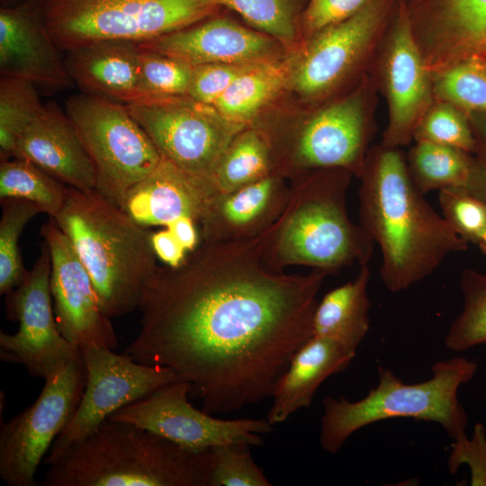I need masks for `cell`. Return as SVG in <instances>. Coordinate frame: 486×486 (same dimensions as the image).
<instances>
[{"label":"cell","mask_w":486,"mask_h":486,"mask_svg":"<svg viewBox=\"0 0 486 486\" xmlns=\"http://www.w3.org/2000/svg\"><path fill=\"white\" fill-rule=\"evenodd\" d=\"M359 179V223L380 248V276L391 292L424 280L447 256L468 248L415 186L400 148H370Z\"/></svg>","instance_id":"2"},{"label":"cell","mask_w":486,"mask_h":486,"mask_svg":"<svg viewBox=\"0 0 486 486\" xmlns=\"http://www.w3.org/2000/svg\"><path fill=\"white\" fill-rule=\"evenodd\" d=\"M126 106L162 158L212 185L221 155L247 127L188 96L148 98Z\"/></svg>","instance_id":"11"},{"label":"cell","mask_w":486,"mask_h":486,"mask_svg":"<svg viewBox=\"0 0 486 486\" xmlns=\"http://www.w3.org/2000/svg\"><path fill=\"white\" fill-rule=\"evenodd\" d=\"M370 274L368 264L361 266L353 280L323 296L314 311L313 336L333 340L356 355L370 326Z\"/></svg>","instance_id":"26"},{"label":"cell","mask_w":486,"mask_h":486,"mask_svg":"<svg viewBox=\"0 0 486 486\" xmlns=\"http://www.w3.org/2000/svg\"><path fill=\"white\" fill-rule=\"evenodd\" d=\"M275 222L244 240L204 242L146 284L140 328L123 353L172 369L210 414L272 397L295 352L313 336L328 275L274 272L265 253Z\"/></svg>","instance_id":"1"},{"label":"cell","mask_w":486,"mask_h":486,"mask_svg":"<svg viewBox=\"0 0 486 486\" xmlns=\"http://www.w3.org/2000/svg\"><path fill=\"white\" fill-rule=\"evenodd\" d=\"M399 0H369L347 19L305 40L289 84L309 106L340 95L370 75Z\"/></svg>","instance_id":"8"},{"label":"cell","mask_w":486,"mask_h":486,"mask_svg":"<svg viewBox=\"0 0 486 486\" xmlns=\"http://www.w3.org/2000/svg\"><path fill=\"white\" fill-rule=\"evenodd\" d=\"M13 158L29 160L68 186L96 187L93 161L65 110L46 104L18 139Z\"/></svg>","instance_id":"22"},{"label":"cell","mask_w":486,"mask_h":486,"mask_svg":"<svg viewBox=\"0 0 486 486\" xmlns=\"http://www.w3.org/2000/svg\"><path fill=\"white\" fill-rule=\"evenodd\" d=\"M442 216L468 244L477 245L486 230V202L464 186L438 191Z\"/></svg>","instance_id":"39"},{"label":"cell","mask_w":486,"mask_h":486,"mask_svg":"<svg viewBox=\"0 0 486 486\" xmlns=\"http://www.w3.org/2000/svg\"><path fill=\"white\" fill-rule=\"evenodd\" d=\"M82 352L45 381L37 400L0 428V478L9 486H36L35 473L73 418L86 384Z\"/></svg>","instance_id":"12"},{"label":"cell","mask_w":486,"mask_h":486,"mask_svg":"<svg viewBox=\"0 0 486 486\" xmlns=\"http://www.w3.org/2000/svg\"><path fill=\"white\" fill-rule=\"evenodd\" d=\"M414 141H428L475 153V140L467 113L436 99L418 123Z\"/></svg>","instance_id":"36"},{"label":"cell","mask_w":486,"mask_h":486,"mask_svg":"<svg viewBox=\"0 0 486 486\" xmlns=\"http://www.w3.org/2000/svg\"><path fill=\"white\" fill-rule=\"evenodd\" d=\"M412 33L423 55L449 67L486 63V0H406Z\"/></svg>","instance_id":"18"},{"label":"cell","mask_w":486,"mask_h":486,"mask_svg":"<svg viewBox=\"0 0 486 486\" xmlns=\"http://www.w3.org/2000/svg\"><path fill=\"white\" fill-rule=\"evenodd\" d=\"M475 140L474 156L486 166V112L467 114Z\"/></svg>","instance_id":"45"},{"label":"cell","mask_w":486,"mask_h":486,"mask_svg":"<svg viewBox=\"0 0 486 486\" xmlns=\"http://www.w3.org/2000/svg\"><path fill=\"white\" fill-rule=\"evenodd\" d=\"M274 174L271 146L266 132L247 126L230 142L212 176L215 193L233 191Z\"/></svg>","instance_id":"28"},{"label":"cell","mask_w":486,"mask_h":486,"mask_svg":"<svg viewBox=\"0 0 486 486\" xmlns=\"http://www.w3.org/2000/svg\"><path fill=\"white\" fill-rule=\"evenodd\" d=\"M81 352L87 374L86 388L73 418L53 442L45 464L55 463L118 410L180 380L168 367L145 364L108 347L86 346Z\"/></svg>","instance_id":"14"},{"label":"cell","mask_w":486,"mask_h":486,"mask_svg":"<svg viewBox=\"0 0 486 486\" xmlns=\"http://www.w3.org/2000/svg\"><path fill=\"white\" fill-rule=\"evenodd\" d=\"M462 464L471 468V485L486 486V436L482 424L474 427L471 439L455 440L448 460V469L454 474Z\"/></svg>","instance_id":"42"},{"label":"cell","mask_w":486,"mask_h":486,"mask_svg":"<svg viewBox=\"0 0 486 486\" xmlns=\"http://www.w3.org/2000/svg\"><path fill=\"white\" fill-rule=\"evenodd\" d=\"M212 185L186 174L162 158L147 177L133 186L120 206L137 223L149 228L164 226L181 218L198 224Z\"/></svg>","instance_id":"23"},{"label":"cell","mask_w":486,"mask_h":486,"mask_svg":"<svg viewBox=\"0 0 486 486\" xmlns=\"http://www.w3.org/2000/svg\"><path fill=\"white\" fill-rule=\"evenodd\" d=\"M68 186L32 162L13 158L1 160L0 199L19 198L32 202L54 218L62 209Z\"/></svg>","instance_id":"30"},{"label":"cell","mask_w":486,"mask_h":486,"mask_svg":"<svg viewBox=\"0 0 486 486\" xmlns=\"http://www.w3.org/2000/svg\"><path fill=\"white\" fill-rule=\"evenodd\" d=\"M53 219L88 272L103 310L116 318L139 309L143 289L159 266L149 228L96 189L70 186Z\"/></svg>","instance_id":"4"},{"label":"cell","mask_w":486,"mask_h":486,"mask_svg":"<svg viewBox=\"0 0 486 486\" xmlns=\"http://www.w3.org/2000/svg\"><path fill=\"white\" fill-rule=\"evenodd\" d=\"M377 95L368 75L349 91L311 105L293 127L263 130L274 174L292 179L310 170L341 168L359 178L376 130Z\"/></svg>","instance_id":"7"},{"label":"cell","mask_w":486,"mask_h":486,"mask_svg":"<svg viewBox=\"0 0 486 486\" xmlns=\"http://www.w3.org/2000/svg\"><path fill=\"white\" fill-rule=\"evenodd\" d=\"M50 35L40 0L0 11V74L60 90L73 85L65 57Z\"/></svg>","instance_id":"20"},{"label":"cell","mask_w":486,"mask_h":486,"mask_svg":"<svg viewBox=\"0 0 486 486\" xmlns=\"http://www.w3.org/2000/svg\"><path fill=\"white\" fill-rule=\"evenodd\" d=\"M140 67L143 100L187 96L194 66L140 47Z\"/></svg>","instance_id":"37"},{"label":"cell","mask_w":486,"mask_h":486,"mask_svg":"<svg viewBox=\"0 0 486 486\" xmlns=\"http://www.w3.org/2000/svg\"><path fill=\"white\" fill-rule=\"evenodd\" d=\"M211 448H191L105 419L44 473L43 486H209Z\"/></svg>","instance_id":"3"},{"label":"cell","mask_w":486,"mask_h":486,"mask_svg":"<svg viewBox=\"0 0 486 486\" xmlns=\"http://www.w3.org/2000/svg\"><path fill=\"white\" fill-rule=\"evenodd\" d=\"M64 110L94 166L95 189L121 206L127 193L159 165L161 155L126 104L81 93L69 96Z\"/></svg>","instance_id":"10"},{"label":"cell","mask_w":486,"mask_h":486,"mask_svg":"<svg viewBox=\"0 0 486 486\" xmlns=\"http://www.w3.org/2000/svg\"><path fill=\"white\" fill-rule=\"evenodd\" d=\"M370 75L387 104L388 122L381 144L400 148L409 145L436 98L432 74L412 33L406 0H399Z\"/></svg>","instance_id":"15"},{"label":"cell","mask_w":486,"mask_h":486,"mask_svg":"<svg viewBox=\"0 0 486 486\" xmlns=\"http://www.w3.org/2000/svg\"><path fill=\"white\" fill-rule=\"evenodd\" d=\"M289 191L285 178L271 174L233 191L212 194L198 222L201 241L227 242L258 236L281 216Z\"/></svg>","instance_id":"21"},{"label":"cell","mask_w":486,"mask_h":486,"mask_svg":"<svg viewBox=\"0 0 486 486\" xmlns=\"http://www.w3.org/2000/svg\"><path fill=\"white\" fill-rule=\"evenodd\" d=\"M151 241L158 258L169 266H179L188 253L166 228L153 232Z\"/></svg>","instance_id":"43"},{"label":"cell","mask_w":486,"mask_h":486,"mask_svg":"<svg viewBox=\"0 0 486 486\" xmlns=\"http://www.w3.org/2000/svg\"><path fill=\"white\" fill-rule=\"evenodd\" d=\"M474 155L428 141H415L406 155L410 176L423 194L451 186H464Z\"/></svg>","instance_id":"29"},{"label":"cell","mask_w":486,"mask_h":486,"mask_svg":"<svg viewBox=\"0 0 486 486\" xmlns=\"http://www.w3.org/2000/svg\"><path fill=\"white\" fill-rule=\"evenodd\" d=\"M140 55L138 42L109 40L70 49L65 61L73 83L83 93L129 104L144 99Z\"/></svg>","instance_id":"24"},{"label":"cell","mask_w":486,"mask_h":486,"mask_svg":"<svg viewBox=\"0 0 486 486\" xmlns=\"http://www.w3.org/2000/svg\"><path fill=\"white\" fill-rule=\"evenodd\" d=\"M239 14L284 48L297 46L301 30L300 0H214Z\"/></svg>","instance_id":"34"},{"label":"cell","mask_w":486,"mask_h":486,"mask_svg":"<svg viewBox=\"0 0 486 486\" xmlns=\"http://www.w3.org/2000/svg\"><path fill=\"white\" fill-rule=\"evenodd\" d=\"M369 0H310L301 17L305 40L358 12Z\"/></svg>","instance_id":"41"},{"label":"cell","mask_w":486,"mask_h":486,"mask_svg":"<svg viewBox=\"0 0 486 486\" xmlns=\"http://www.w3.org/2000/svg\"><path fill=\"white\" fill-rule=\"evenodd\" d=\"M51 260L50 289L57 326L74 346L118 345L112 320L101 308L92 279L53 218L40 228Z\"/></svg>","instance_id":"17"},{"label":"cell","mask_w":486,"mask_h":486,"mask_svg":"<svg viewBox=\"0 0 486 486\" xmlns=\"http://www.w3.org/2000/svg\"><path fill=\"white\" fill-rule=\"evenodd\" d=\"M250 446L242 442L212 446L209 486H270L254 462Z\"/></svg>","instance_id":"38"},{"label":"cell","mask_w":486,"mask_h":486,"mask_svg":"<svg viewBox=\"0 0 486 486\" xmlns=\"http://www.w3.org/2000/svg\"><path fill=\"white\" fill-rule=\"evenodd\" d=\"M168 229L187 252L194 250L201 242L198 224L191 218H181L171 223Z\"/></svg>","instance_id":"44"},{"label":"cell","mask_w":486,"mask_h":486,"mask_svg":"<svg viewBox=\"0 0 486 486\" xmlns=\"http://www.w3.org/2000/svg\"><path fill=\"white\" fill-rule=\"evenodd\" d=\"M44 106L34 84L17 77L1 76V160L13 158L18 139L39 116Z\"/></svg>","instance_id":"31"},{"label":"cell","mask_w":486,"mask_h":486,"mask_svg":"<svg viewBox=\"0 0 486 486\" xmlns=\"http://www.w3.org/2000/svg\"><path fill=\"white\" fill-rule=\"evenodd\" d=\"M61 50L101 40L142 42L212 17L214 0H40Z\"/></svg>","instance_id":"9"},{"label":"cell","mask_w":486,"mask_h":486,"mask_svg":"<svg viewBox=\"0 0 486 486\" xmlns=\"http://www.w3.org/2000/svg\"><path fill=\"white\" fill-rule=\"evenodd\" d=\"M256 65L212 63L194 66L187 96L213 105L235 79Z\"/></svg>","instance_id":"40"},{"label":"cell","mask_w":486,"mask_h":486,"mask_svg":"<svg viewBox=\"0 0 486 486\" xmlns=\"http://www.w3.org/2000/svg\"><path fill=\"white\" fill-rule=\"evenodd\" d=\"M0 220V293L6 294L24 279L25 269L19 238L29 221L41 212L32 202L19 198L1 199Z\"/></svg>","instance_id":"33"},{"label":"cell","mask_w":486,"mask_h":486,"mask_svg":"<svg viewBox=\"0 0 486 486\" xmlns=\"http://www.w3.org/2000/svg\"><path fill=\"white\" fill-rule=\"evenodd\" d=\"M477 368L474 360L456 356L436 362L429 379L405 383L389 368L379 366L377 385L361 400L323 399L322 449L336 454L356 431L396 418L437 423L454 441L465 437L468 418L457 392L473 378Z\"/></svg>","instance_id":"6"},{"label":"cell","mask_w":486,"mask_h":486,"mask_svg":"<svg viewBox=\"0 0 486 486\" xmlns=\"http://www.w3.org/2000/svg\"><path fill=\"white\" fill-rule=\"evenodd\" d=\"M139 44L194 67L212 63L261 64L284 58V49L266 33L220 17Z\"/></svg>","instance_id":"19"},{"label":"cell","mask_w":486,"mask_h":486,"mask_svg":"<svg viewBox=\"0 0 486 486\" xmlns=\"http://www.w3.org/2000/svg\"><path fill=\"white\" fill-rule=\"evenodd\" d=\"M464 297L463 310L451 323L445 337V346L461 352L486 344V274L472 268L460 275Z\"/></svg>","instance_id":"32"},{"label":"cell","mask_w":486,"mask_h":486,"mask_svg":"<svg viewBox=\"0 0 486 486\" xmlns=\"http://www.w3.org/2000/svg\"><path fill=\"white\" fill-rule=\"evenodd\" d=\"M355 354L337 342L312 336L293 355L273 392L267 420L274 426L310 405L320 385L329 376L345 370Z\"/></svg>","instance_id":"25"},{"label":"cell","mask_w":486,"mask_h":486,"mask_svg":"<svg viewBox=\"0 0 486 486\" xmlns=\"http://www.w3.org/2000/svg\"><path fill=\"white\" fill-rule=\"evenodd\" d=\"M477 245L481 248L482 252L486 256V230L482 233Z\"/></svg>","instance_id":"47"},{"label":"cell","mask_w":486,"mask_h":486,"mask_svg":"<svg viewBox=\"0 0 486 486\" xmlns=\"http://www.w3.org/2000/svg\"><path fill=\"white\" fill-rule=\"evenodd\" d=\"M189 384L175 381L146 398L129 404L108 418L137 425L172 442L191 448L242 442L262 446L260 434L274 430L265 419H220L194 408L188 400Z\"/></svg>","instance_id":"16"},{"label":"cell","mask_w":486,"mask_h":486,"mask_svg":"<svg viewBox=\"0 0 486 486\" xmlns=\"http://www.w3.org/2000/svg\"><path fill=\"white\" fill-rule=\"evenodd\" d=\"M294 59L295 55L254 66L235 79L212 106L230 122L250 126L289 83Z\"/></svg>","instance_id":"27"},{"label":"cell","mask_w":486,"mask_h":486,"mask_svg":"<svg viewBox=\"0 0 486 486\" xmlns=\"http://www.w3.org/2000/svg\"><path fill=\"white\" fill-rule=\"evenodd\" d=\"M464 187L486 202V166L475 156Z\"/></svg>","instance_id":"46"},{"label":"cell","mask_w":486,"mask_h":486,"mask_svg":"<svg viewBox=\"0 0 486 486\" xmlns=\"http://www.w3.org/2000/svg\"><path fill=\"white\" fill-rule=\"evenodd\" d=\"M51 260L43 241L40 253L22 282L5 294L6 316L18 322L14 334L0 332V359L22 365L46 380L81 353L60 333L50 289Z\"/></svg>","instance_id":"13"},{"label":"cell","mask_w":486,"mask_h":486,"mask_svg":"<svg viewBox=\"0 0 486 486\" xmlns=\"http://www.w3.org/2000/svg\"><path fill=\"white\" fill-rule=\"evenodd\" d=\"M435 98L465 113L486 112V64L478 59L460 62L432 74Z\"/></svg>","instance_id":"35"},{"label":"cell","mask_w":486,"mask_h":486,"mask_svg":"<svg viewBox=\"0 0 486 486\" xmlns=\"http://www.w3.org/2000/svg\"><path fill=\"white\" fill-rule=\"evenodd\" d=\"M354 175L341 168L315 169L292 178L289 197L265 253L274 272L304 266L335 274L355 264L367 265L374 241L347 212L346 194Z\"/></svg>","instance_id":"5"}]
</instances>
